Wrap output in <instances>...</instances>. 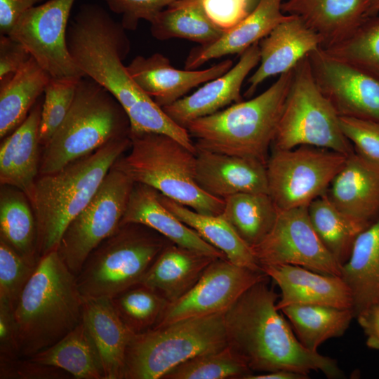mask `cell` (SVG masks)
Listing matches in <instances>:
<instances>
[{
    "label": "cell",
    "instance_id": "obj_26",
    "mask_svg": "<svg viewBox=\"0 0 379 379\" xmlns=\"http://www.w3.org/2000/svg\"><path fill=\"white\" fill-rule=\"evenodd\" d=\"M82 321L100 354L105 379H124L128 346L134 335L110 298H84Z\"/></svg>",
    "mask_w": 379,
    "mask_h": 379
},
{
    "label": "cell",
    "instance_id": "obj_12",
    "mask_svg": "<svg viewBox=\"0 0 379 379\" xmlns=\"http://www.w3.org/2000/svg\"><path fill=\"white\" fill-rule=\"evenodd\" d=\"M134 184L113 165L89 203L65 228L57 251L76 276L91 251L120 226Z\"/></svg>",
    "mask_w": 379,
    "mask_h": 379
},
{
    "label": "cell",
    "instance_id": "obj_1",
    "mask_svg": "<svg viewBox=\"0 0 379 379\" xmlns=\"http://www.w3.org/2000/svg\"><path fill=\"white\" fill-rule=\"evenodd\" d=\"M121 22L101 6L82 5L67 31V44L74 63L106 88L121 104L131 124V133L169 135L186 147L192 139L134 81L122 61L131 48Z\"/></svg>",
    "mask_w": 379,
    "mask_h": 379
},
{
    "label": "cell",
    "instance_id": "obj_46",
    "mask_svg": "<svg viewBox=\"0 0 379 379\" xmlns=\"http://www.w3.org/2000/svg\"><path fill=\"white\" fill-rule=\"evenodd\" d=\"M200 4L208 18L226 32L251 11L253 0H194Z\"/></svg>",
    "mask_w": 379,
    "mask_h": 379
},
{
    "label": "cell",
    "instance_id": "obj_51",
    "mask_svg": "<svg viewBox=\"0 0 379 379\" xmlns=\"http://www.w3.org/2000/svg\"><path fill=\"white\" fill-rule=\"evenodd\" d=\"M308 378V374L281 369L266 373L248 374L244 376L243 379H307Z\"/></svg>",
    "mask_w": 379,
    "mask_h": 379
},
{
    "label": "cell",
    "instance_id": "obj_29",
    "mask_svg": "<svg viewBox=\"0 0 379 379\" xmlns=\"http://www.w3.org/2000/svg\"><path fill=\"white\" fill-rule=\"evenodd\" d=\"M341 277L351 291L356 318L379 303V216L357 237Z\"/></svg>",
    "mask_w": 379,
    "mask_h": 379
},
{
    "label": "cell",
    "instance_id": "obj_47",
    "mask_svg": "<svg viewBox=\"0 0 379 379\" xmlns=\"http://www.w3.org/2000/svg\"><path fill=\"white\" fill-rule=\"evenodd\" d=\"M31 57L22 44L8 35H1L0 80L15 74Z\"/></svg>",
    "mask_w": 379,
    "mask_h": 379
},
{
    "label": "cell",
    "instance_id": "obj_35",
    "mask_svg": "<svg viewBox=\"0 0 379 379\" xmlns=\"http://www.w3.org/2000/svg\"><path fill=\"white\" fill-rule=\"evenodd\" d=\"M149 23L152 36L161 41L184 39L204 45L216 40L225 32L194 0L173 2Z\"/></svg>",
    "mask_w": 379,
    "mask_h": 379
},
{
    "label": "cell",
    "instance_id": "obj_41",
    "mask_svg": "<svg viewBox=\"0 0 379 379\" xmlns=\"http://www.w3.org/2000/svg\"><path fill=\"white\" fill-rule=\"evenodd\" d=\"M81 78H51L45 88L42 103L39 129L41 147L47 144L67 114Z\"/></svg>",
    "mask_w": 379,
    "mask_h": 379
},
{
    "label": "cell",
    "instance_id": "obj_8",
    "mask_svg": "<svg viewBox=\"0 0 379 379\" xmlns=\"http://www.w3.org/2000/svg\"><path fill=\"white\" fill-rule=\"evenodd\" d=\"M167 238L144 225L121 224L94 248L76 276L84 299L112 298L140 284L161 251Z\"/></svg>",
    "mask_w": 379,
    "mask_h": 379
},
{
    "label": "cell",
    "instance_id": "obj_43",
    "mask_svg": "<svg viewBox=\"0 0 379 379\" xmlns=\"http://www.w3.org/2000/svg\"><path fill=\"white\" fill-rule=\"evenodd\" d=\"M339 121L343 134L354 151L379 164V122L345 116H340Z\"/></svg>",
    "mask_w": 379,
    "mask_h": 379
},
{
    "label": "cell",
    "instance_id": "obj_42",
    "mask_svg": "<svg viewBox=\"0 0 379 379\" xmlns=\"http://www.w3.org/2000/svg\"><path fill=\"white\" fill-rule=\"evenodd\" d=\"M36 265L0 239V300L15 307Z\"/></svg>",
    "mask_w": 379,
    "mask_h": 379
},
{
    "label": "cell",
    "instance_id": "obj_16",
    "mask_svg": "<svg viewBox=\"0 0 379 379\" xmlns=\"http://www.w3.org/2000/svg\"><path fill=\"white\" fill-rule=\"evenodd\" d=\"M308 58L318 87L339 116L379 122V77L330 57L321 47Z\"/></svg>",
    "mask_w": 379,
    "mask_h": 379
},
{
    "label": "cell",
    "instance_id": "obj_40",
    "mask_svg": "<svg viewBox=\"0 0 379 379\" xmlns=\"http://www.w3.org/2000/svg\"><path fill=\"white\" fill-rule=\"evenodd\" d=\"M253 373L227 346L193 357L169 371L162 379L240 378Z\"/></svg>",
    "mask_w": 379,
    "mask_h": 379
},
{
    "label": "cell",
    "instance_id": "obj_50",
    "mask_svg": "<svg viewBox=\"0 0 379 379\" xmlns=\"http://www.w3.org/2000/svg\"><path fill=\"white\" fill-rule=\"evenodd\" d=\"M357 319L366 337L367 346L379 351V303L361 313Z\"/></svg>",
    "mask_w": 379,
    "mask_h": 379
},
{
    "label": "cell",
    "instance_id": "obj_24",
    "mask_svg": "<svg viewBox=\"0 0 379 379\" xmlns=\"http://www.w3.org/2000/svg\"><path fill=\"white\" fill-rule=\"evenodd\" d=\"M283 1L259 0L246 18L218 39L191 49L185 62V69L194 70L214 58L232 54L241 55L266 36L276 26L291 17L282 12Z\"/></svg>",
    "mask_w": 379,
    "mask_h": 379
},
{
    "label": "cell",
    "instance_id": "obj_22",
    "mask_svg": "<svg viewBox=\"0 0 379 379\" xmlns=\"http://www.w3.org/2000/svg\"><path fill=\"white\" fill-rule=\"evenodd\" d=\"M262 271L281 290L277 310L298 305H319L353 310L351 291L340 276L319 273L292 265H266Z\"/></svg>",
    "mask_w": 379,
    "mask_h": 379
},
{
    "label": "cell",
    "instance_id": "obj_21",
    "mask_svg": "<svg viewBox=\"0 0 379 379\" xmlns=\"http://www.w3.org/2000/svg\"><path fill=\"white\" fill-rule=\"evenodd\" d=\"M259 62V42H257L242 53L238 62L227 72L206 82L194 93L162 109L175 123L185 128L195 119L242 101V84Z\"/></svg>",
    "mask_w": 379,
    "mask_h": 379
},
{
    "label": "cell",
    "instance_id": "obj_28",
    "mask_svg": "<svg viewBox=\"0 0 379 379\" xmlns=\"http://www.w3.org/2000/svg\"><path fill=\"white\" fill-rule=\"evenodd\" d=\"M216 258H219L171 242L161 251L140 284L171 302L188 292Z\"/></svg>",
    "mask_w": 379,
    "mask_h": 379
},
{
    "label": "cell",
    "instance_id": "obj_38",
    "mask_svg": "<svg viewBox=\"0 0 379 379\" xmlns=\"http://www.w3.org/2000/svg\"><path fill=\"white\" fill-rule=\"evenodd\" d=\"M322 49L334 59L379 77V15L366 18L344 39Z\"/></svg>",
    "mask_w": 379,
    "mask_h": 379
},
{
    "label": "cell",
    "instance_id": "obj_31",
    "mask_svg": "<svg viewBox=\"0 0 379 379\" xmlns=\"http://www.w3.org/2000/svg\"><path fill=\"white\" fill-rule=\"evenodd\" d=\"M161 203L179 220L195 230L206 242L224 253L231 262L256 271H262L253 249L220 215L197 212L159 192Z\"/></svg>",
    "mask_w": 379,
    "mask_h": 379
},
{
    "label": "cell",
    "instance_id": "obj_6",
    "mask_svg": "<svg viewBox=\"0 0 379 379\" xmlns=\"http://www.w3.org/2000/svg\"><path fill=\"white\" fill-rule=\"evenodd\" d=\"M130 133V120L118 100L94 80L84 77L67 114L41 151L39 175L55 173Z\"/></svg>",
    "mask_w": 379,
    "mask_h": 379
},
{
    "label": "cell",
    "instance_id": "obj_9",
    "mask_svg": "<svg viewBox=\"0 0 379 379\" xmlns=\"http://www.w3.org/2000/svg\"><path fill=\"white\" fill-rule=\"evenodd\" d=\"M227 346L224 313L154 326L133 335L126 351L124 379H162L182 362Z\"/></svg>",
    "mask_w": 379,
    "mask_h": 379
},
{
    "label": "cell",
    "instance_id": "obj_39",
    "mask_svg": "<svg viewBox=\"0 0 379 379\" xmlns=\"http://www.w3.org/2000/svg\"><path fill=\"white\" fill-rule=\"evenodd\" d=\"M118 315L134 334L156 326L168 302L149 287L135 284L111 298Z\"/></svg>",
    "mask_w": 379,
    "mask_h": 379
},
{
    "label": "cell",
    "instance_id": "obj_32",
    "mask_svg": "<svg viewBox=\"0 0 379 379\" xmlns=\"http://www.w3.org/2000/svg\"><path fill=\"white\" fill-rule=\"evenodd\" d=\"M0 239L23 258L37 265L38 231L29 199L21 190L1 185Z\"/></svg>",
    "mask_w": 379,
    "mask_h": 379
},
{
    "label": "cell",
    "instance_id": "obj_13",
    "mask_svg": "<svg viewBox=\"0 0 379 379\" xmlns=\"http://www.w3.org/2000/svg\"><path fill=\"white\" fill-rule=\"evenodd\" d=\"M307 206L278 210L272 230L252 248L256 260L261 268L266 265H292L341 277L342 265L317 234Z\"/></svg>",
    "mask_w": 379,
    "mask_h": 379
},
{
    "label": "cell",
    "instance_id": "obj_48",
    "mask_svg": "<svg viewBox=\"0 0 379 379\" xmlns=\"http://www.w3.org/2000/svg\"><path fill=\"white\" fill-rule=\"evenodd\" d=\"M0 357H20L14 307L3 300H0Z\"/></svg>",
    "mask_w": 379,
    "mask_h": 379
},
{
    "label": "cell",
    "instance_id": "obj_17",
    "mask_svg": "<svg viewBox=\"0 0 379 379\" xmlns=\"http://www.w3.org/2000/svg\"><path fill=\"white\" fill-rule=\"evenodd\" d=\"M232 66V60L227 59L204 70L178 69L168 58L156 53L149 57H135L126 68L139 87L162 108L199 84L222 75Z\"/></svg>",
    "mask_w": 379,
    "mask_h": 379
},
{
    "label": "cell",
    "instance_id": "obj_37",
    "mask_svg": "<svg viewBox=\"0 0 379 379\" xmlns=\"http://www.w3.org/2000/svg\"><path fill=\"white\" fill-rule=\"evenodd\" d=\"M307 208L321 241L343 266L350 258L357 237L364 230L341 213L326 192L314 199Z\"/></svg>",
    "mask_w": 379,
    "mask_h": 379
},
{
    "label": "cell",
    "instance_id": "obj_45",
    "mask_svg": "<svg viewBox=\"0 0 379 379\" xmlns=\"http://www.w3.org/2000/svg\"><path fill=\"white\" fill-rule=\"evenodd\" d=\"M68 373L58 368L42 364L25 357H0V378L60 379Z\"/></svg>",
    "mask_w": 379,
    "mask_h": 379
},
{
    "label": "cell",
    "instance_id": "obj_19",
    "mask_svg": "<svg viewBox=\"0 0 379 379\" xmlns=\"http://www.w3.org/2000/svg\"><path fill=\"white\" fill-rule=\"evenodd\" d=\"M322 37L297 16L276 26L259 41L260 64L248 79L246 98L251 97L265 79L294 69L312 52L322 47Z\"/></svg>",
    "mask_w": 379,
    "mask_h": 379
},
{
    "label": "cell",
    "instance_id": "obj_10",
    "mask_svg": "<svg viewBox=\"0 0 379 379\" xmlns=\"http://www.w3.org/2000/svg\"><path fill=\"white\" fill-rule=\"evenodd\" d=\"M340 116L313 77L308 56L294 68L272 142L273 149L312 146L349 156L354 147L343 134Z\"/></svg>",
    "mask_w": 379,
    "mask_h": 379
},
{
    "label": "cell",
    "instance_id": "obj_49",
    "mask_svg": "<svg viewBox=\"0 0 379 379\" xmlns=\"http://www.w3.org/2000/svg\"><path fill=\"white\" fill-rule=\"evenodd\" d=\"M45 0H0V33L8 35L19 18Z\"/></svg>",
    "mask_w": 379,
    "mask_h": 379
},
{
    "label": "cell",
    "instance_id": "obj_34",
    "mask_svg": "<svg viewBox=\"0 0 379 379\" xmlns=\"http://www.w3.org/2000/svg\"><path fill=\"white\" fill-rule=\"evenodd\" d=\"M280 311L289 320L298 340L312 352H318L327 340L343 335L355 317L351 308L319 305H291Z\"/></svg>",
    "mask_w": 379,
    "mask_h": 379
},
{
    "label": "cell",
    "instance_id": "obj_2",
    "mask_svg": "<svg viewBox=\"0 0 379 379\" xmlns=\"http://www.w3.org/2000/svg\"><path fill=\"white\" fill-rule=\"evenodd\" d=\"M267 279L246 290L224 313L227 346L253 373L290 370L344 374L337 361L306 349L276 307L279 295Z\"/></svg>",
    "mask_w": 379,
    "mask_h": 379
},
{
    "label": "cell",
    "instance_id": "obj_27",
    "mask_svg": "<svg viewBox=\"0 0 379 379\" xmlns=\"http://www.w3.org/2000/svg\"><path fill=\"white\" fill-rule=\"evenodd\" d=\"M369 0H284L281 11L295 15L323 39V48L350 34L368 18Z\"/></svg>",
    "mask_w": 379,
    "mask_h": 379
},
{
    "label": "cell",
    "instance_id": "obj_4",
    "mask_svg": "<svg viewBox=\"0 0 379 379\" xmlns=\"http://www.w3.org/2000/svg\"><path fill=\"white\" fill-rule=\"evenodd\" d=\"M131 145L130 135L113 139L62 169L38 177L29 201L36 220L40 258L57 250L68 224L89 203Z\"/></svg>",
    "mask_w": 379,
    "mask_h": 379
},
{
    "label": "cell",
    "instance_id": "obj_44",
    "mask_svg": "<svg viewBox=\"0 0 379 379\" xmlns=\"http://www.w3.org/2000/svg\"><path fill=\"white\" fill-rule=\"evenodd\" d=\"M109 8L121 15V24L126 30L134 31L139 22H151L157 15L178 0H102Z\"/></svg>",
    "mask_w": 379,
    "mask_h": 379
},
{
    "label": "cell",
    "instance_id": "obj_52",
    "mask_svg": "<svg viewBox=\"0 0 379 379\" xmlns=\"http://www.w3.org/2000/svg\"><path fill=\"white\" fill-rule=\"evenodd\" d=\"M379 13V0H369L368 17L378 15Z\"/></svg>",
    "mask_w": 379,
    "mask_h": 379
},
{
    "label": "cell",
    "instance_id": "obj_25",
    "mask_svg": "<svg viewBox=\"0 0 379 379\" xmlns=\"http://www.w3.org/2000/svg\"><path fill=\"white\" fill-rule=\"evenodd\" d=\"M129 222L150 227L177 245L226 258L223 253L170 211L161 203L159 192L147 185L134 184L121 224Z\"/></svg>",
    "mask_w": 379,
    "mask_h": 379
},
{
    "label": "cell",
    "instance_id": "obj_18",
    "mask_svg": "<svg viewBox=\"0 0 379 379\" xmlns=\"http://www.w3.org/2000/svg\"><path fill=\"white\" fill-rule=\"evenodd\" d=\"M326 194L341 213L365 230L379 216V164L354 151L347 157Z\"/></svg>",
    "mask_w": 379,
    "mask_h": 379
},
{
    "label": "cell",
    "instance_id": "obj_7",
    "mask_svg": "<svg viewBox=\"0 0 379 379\" xmlns=\"http://www.w3.org/2000/svg\"><path fill=\"white\" fill-rule=\"evenodd\" d=\"M130 151L115 161L116 168L135 182L147 185L197 212L222 213L224 200L207 194L196 182V152L165 134L130 133Z\"/></svg>",
    "mask_w": 379,
    "mask_h": 379
},
{
    "label": "cell",
    "instance_id": "obj_30",
    "mask_svg": "<svg viewBox=\"0 0 379 379\" xmlns=\"http://www.w3.org/2000/svg\"><path fill=\"white\" fill-rule=\"evenodd\" d=\"M51 77L29 60L15 74L0 80V137L11 133L27 117Z\"/></svg>",
    "mask_w": 379,
    "mask_h": 379
},
{
    "label": "cell",
    "instance_id": "obj_36",
    "mask_svg": "<svg viewBox=\"0 0 379 379\" xmlns=\"http://www.w3.org/2000/svg\"><path fill=\"white\" fill-rule=\"evenodd\" d=\"M220 215L250 247L272 230L278 209L268 193H238L226 197Z\"/></svg>",
    "mask_w": 379,
    "mask_h": 379
},
{
    "label": "cell",
    "instance_id": "obj_11",
    "mask_svg": "<svg viewBox=\"0 0 379 379\" xmlns=\"http://www.w3.org/2000/svg\"><path fill=\"white\" fill-rule=\"evenodd\" d=\"M346 155L312 146L274 149L266 163L268 193L278 210L307 206L325 194Z\"/></svg>",
    "mask_w": 379,
    "mask_h": 379
},
{
    "label": "cell",
    "instance_id": "obj_23",
    "mask_svg": "<svg viewBox=\"0 0 379 379\" xmlns=\"http://www.w3.org/2000/svg\"><path fill=\"white\" fill-rule=\"evenodd\" d=\"M42 104L36 102L26 119L4 138L0 147V183L23 192L30 200L39 175V129Z\"/></svg>",
    "mask_w": 379,
    "mask_h": 379
},
{
    "label": "cell",
    "instance_id": "obj_5",
    "mask_svg": "<svg viewBox=\"0 0 379 379\" xmlns=\"http://www.w3.org/2000/svg\"><path fill=\"white\" fill-rule=\"evenodd\" d=\"M293 72L281 74L253 98L189 123L185 128L194 138L196 149L253 158L266 164Z\"/></svg>",
    "mask_w": 379,
    "mask_h": 379
},
{
    "label": "cell",
    "instance_id": "obj_3",
    "mask_svg": "<svg viewBox=\"0 0 379 379\" xmlns=\"http://www.w3.org/2000/svg\"><path fill=\"white\" fill-rule=\"evenodd\" d=\"M84 298L57 250L42 256L14 307L20 357L58 342L82 320Z\"/></svg>",
    "mask_w": 379,
    "mask_h": 379
},
{
    "label": "cell",
    "instance_id": "obj_20",
    "mask_svg": "<svg viewBox=\"0 0 379 379\" xmlns=\"http://www.w3.org/2000/svg\"><path fill=\"white\" fill-rule=\"evenodd\" d=\"M195 180L203 191L221 199L268 193L266 164L253 158L196 149Z\"/></svg>",
    "mask_w": 379,
    "mask_h": 379
},
{
    "label": "cell",
    "instance_id": "obj_33",
    "mask_svg": "<svg viewBox=\"0 0 379 379\" xmlns=\"http://www.w3.org/2000/svg\"><path fill=\"white\" fill-rule=\"evenodd\" d=\"M29 358L77 379H105L100 354L82 320L58 342Z\"/></svg>",
    "mask_w": 379,
    "mask_h": 379
},
{
    "label": "cell",
    "instance_id": "obj_15",
    "mask_svg": "<svg viewBox=\"0 0 379 379\" xmlns=\"http://www.w3.org/2000/svg\"><path fill=\"white\" fill-rule=\"evenodd\" d=\"M268 278L263 271L235 265L227 258H216L188 292L168 302L155 326L225 313L246 290Z\"/></svg>",
    "mask_w": 379,
    "mask_h": 379
},
{
    "label": "cell",
    "instance_id": "obj_14",
    "mask_svg": "<svg viewBox=\"0 0 379 379\" xmlns=\"http://www.w3.org/2000/svg\"><path fill=\"white\" fill-rule=\"evenodd\" d=\"M76 0H48L18 20L8 36L22 44L51 77H84L67 44L68 20Z\"/></svg>",
    "mask_w": 379,
    "mask_h": 379
}]
</instances>
